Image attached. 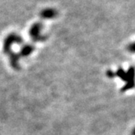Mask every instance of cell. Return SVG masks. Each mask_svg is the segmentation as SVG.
Masks as SVG:
<instances>
[{"label":"cell","instance_id":"cell-2","mask_svg":"<svg viewBox=\"0 0 135 135\" xmlns=\"http://www.w3.org/2000/svg\"><path fill=\"white\" fill-rule=\"evenodd\" d=\"M43 25L41 23H34L29 29V35L34 41H44L47 39V36L41 34Z\"/></svg>","mask_w":135,"mask_h":135},{"label":"cell","instance_id":"cell-5","mask_svg":"<svg viewBox=\"0 0 135 135\" xmlns=\"http://www.w3.org/2000/svg\"><path fill=\"white\" fill-rule=\"evenodd\" d=\"M20 56L19 53H10L9 54V59H10V64L11 66L14 69H19L20 68Z\"/></svg>","mask_w":135,"mask_h":135},{"label":"cell","instance_id":"cell-4","mask_svg":"<svg viewBox=\"0 0 135 135\" xmlns=\"http://www.w3.org/2000/svg\"><path fill=\"white\" fill-rule=\"evenodd\" d=\"M58 15V12L54 8H47L45 9L42 10L40 12V16L41 18L44 20H51L55 18L56 16Z\"/></svg>","mask_w":135,"mask_h":135},{"label":"cell","instance_id":"cell-7","mask_svg":"<svg viewBox=\"0 0 135 135\" xmlns=\"http://www.w3.org/2000/svg\"><path fill=\"white\" fill-rule=\"evenodd\" d=\"M127 49H128V50L130 53H135V42L130 44L128 46Z\"/></svg>","mask_w":135,"mask_h":135},{"label":"cell","instance_id":"cell-3","mask_svg":"<svg viewBox=\"0 0 135 135\" xmlns=\"http://www.w3.org/2000/svg\"><path fill=\"white\" fill-rule=\"evenodd\" d=\"M23 42V38L15 33H11L8 35L4 40V43H3V50L5 53H11V48L12 47V45H14L15 44H20Z\"/></svg>","mask_w":135,"mask_h":135},{"label":"cell","instance_id":"cell-9","mask_svg":"<svg viewBox=\"0 0 135 135\" xmlns=\"http://www.w3.org/2000/svg\"><path fill=\"white\" fill-rule=\"evenodd\" d=\"M132 135H135V128L132 131Z\"/></svg>","mask_w":135,"mask_h":135},{"label":"cell","instance_id":"cell-6","mask_svg":"<svg viewBox=\"0 0 135 135\" xmlns=\"http://www.w3.org/2000/svg\"><path fill=\"white\" fill-rule=\"evenodd\" d=\"M35 50V47L32 44H26L24 46H23L21 49H20V51L19 55L20 56H29L31 53H32Z\"/></svg>","mask_w":135,"mask_h":135},{"label":"cell","instance_id":"cell-8","mask_svg":"<svg viewBox=\"0 0 135 135\" xmlns=\"http://www.w3.org/2000/svg\"><path fill=\"white\" fill-rule=\"evenodd\" d=\"M107 77H110V78H113V77L116 76V74L113 71H107Z\"/></svg>","mask_w":135,"mask_h":135},{"label":"cell","instance_id":"cell-1","mask_svg":"<svg viewBox=\"0 0 135 135\" xmlns=\"http://www.w3.org/2000/svg\"><path fill=\"white\" fill-rule=\"evenodd\" d=\"M116 76L121 78L126 84L122 87V92H126L135 86V69L131 67L128 71H125L122 68H119L116 73Z\"/></svg>","mask_w":135,"mask_h":135}]
</instances>
